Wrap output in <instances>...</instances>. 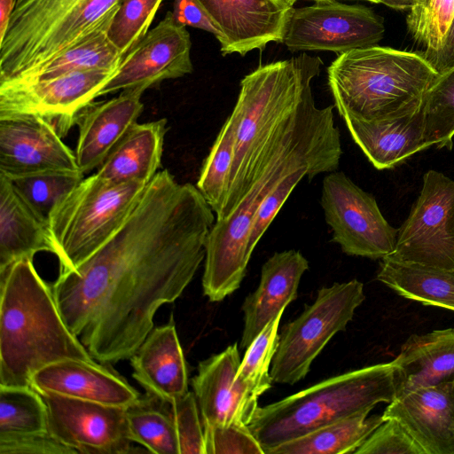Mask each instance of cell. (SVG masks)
<instances>
[{
	"mask_svg": "<svg viewBox=\"0 0 454 454\" xmlns=\"http://www.w3.org/2000/svg\"><path fill=\"white\" fill-rule=\"evenodd\" d=\"M215 213L196 185L168 170L148 182L121 229L52 292L67 325L101 364L129 359L205 260Z\"/></svg>",
	"mask_w": 454,
	"mask_h": 454,
	"instance_id": "obj_1",
	"label": "cell"
},
{
	"mask_svg": "<svg viewBox=\"0 0 454 454\" xmlns=\"http://www.w3.org/2000/svg\"><path fill=\"white\" fill-rule=\"evenodd\" d=\"M333 107H317L312 92L306 93L245 196L227 218L215 220L206 241L202 277L203 293L210 301H223L239 287L251 258L247 247L253 219L264 197L301 168H309V180L337 170L342 149Z\"/></svg>",
	"mask_w": 454,
	"mask_h": 454,
	"instance_id": "obj_2",
	"label": "cell"
},
{
	"mask_svg": "<svg viewBox=\"0 0 454 454\" xmlns=\"http://www.w3.org/2000/svg\"><path fill=\"white\" fill-rule=\"evenodd\" d=\"M67 359L96 361L67 325L33 259L0 270V386L31 387L37 371Z\"/></svg>",
	"mask_w": 454,
	"mask_h": 454,
	"instance_id": "obj_3",
	"label": "cell"
},
{
	"mask_svg": "<svg viewBox=\"0 0 454 454\" xmlns=\"http://www.w3.org/2000/svg\"><path fill=\"white\" fill-rule=\"evenodd\" d=\"M322 59L302 53L259 66L240 82L235 106L225 121L233 135L234 159L220 221L227 218L260 174L263 154L279 128L300 104Z\"/></svg>",
	"mask_w": 454,
	"mask_h": 454,
	"instance_id": "obj_4",
	"label": "cell"
},
{
	"mask_svg": "<svg viewBox=\"0 0 454 454\" xmlns=\"http://www.w3.org/2000/svg\"><path fill=\"white\" fill-rule=\"evenodd\" d=\"M437 75L423 55L378 45L340 54L327 68L338 113L364 120L419 109Z\"/></svg>",
	"mask_w": 454,
	"mask_h": 454,
	"instance_id": "obj_5",
	"label": "cell"
},
{
	"mask_svg": "<svg viewBox=\"0 0 454 454\" xmlns=\"http://www.w3.org/2000/svg\"><path fill=\"white\" fill-rule=\"evenodd\" d=\"M394 362L350 371L258 406L248 428L264 450L395 399Z\"/></svg>",
	"mask_w": 454,
	"mask_h": 454,
	"instance_id": "obj_6",
	"label": "cell"
},
{
	"mask_svg": "<svg viewBox=\"0 0 454 454\" xmlns=\"http://www.w3.org/2000/svg\"><path fill=\"white\" fill-rule=\"evenodd\" d=\"M121 0H17L0 38V82L107 33Z\"/></svg>",
	"mask_w": 454,
	"mask_h": 454,
	"instance_id": "obj_7",
	"label": "cell"
},
{
	"mask_svg": "<svg viewBox=\"0 0 454 454\" xmlns=\"http://www.w3.org/2000/svg\"><path fill=\"white\" fill-rule=\"evenodd\" d=\"M147 184L115 183L94 173L56 204L47 227L59 274L77 268L121 229Z\"/></svg>",
	"mask_w": 454,
	"mask_h": 454,
	"instance_id": "obj_8",
	"label": "cell"
},
{
	"mask_svg": "<svg viewBox=\"0 0 454 454\" xmlns=\"http://www.w3.org/2000/svg\"><path fill=\"white\" fill-rule=\"evenodd\" d=\"M357 279L318 290L314 302L285 325L270 371L273 382L294 385L304 379L314 359L337 333L344 331L364 301Z\"/></svg>",
	"mask_w": 454,
	"mask_h": 454,
	"instance_id": "obj_9",
	"label": "cell"
},
{
	"mask_svg": "<svg viewBox=\"0 0 454 454\" xmlns=\"http://www.w3.org/2000/svg\"><path fill=\"white\" fill-rule=\"evenodd\" d=\"M321 206L333 231L332 241L348 255L382 259L395 248L398 230L381 214L374 196L343 172L323 180Z\"/></svg>",
	"mask_w": 454,
	"mask_h": 454,
	"instance_id": "obj_10",
	"label": "cell"
},
{
	"mask_svg": "<svg viewBox=\"0 0 454 454\" xmlns=\"http://www.w3.org/2000/svg\"><path fill=\"white\" fill-rule=\"evenodd\" d=\"M384 32L383 19L366 6L317 0L309 6L292 8L282 43L291 52L340 55L377 45Z\"/></svg>",
	"mask_w": 454,
	"mask_h": 454,
	"instance_id": "obj_11",
	"label": "cell"
},
{
	"mask_svg": "<svg viewBox=\"0 0 454 454\" xmlns=\"http://www.w3.org/2000/svg\"><path fill=\"white\" fill-rule=\"evenodd\" d=\"M386 258L454 270V180L435 170L424 175L420 194Z\"/></svg>",
	"mask_w": 454,
	"mask_h": 454,
	"instance_id": "obj_12",
	"label": "cell"
},
{
	"mask_svg": "<svg viewBox=\"0 0 454 454\" xmlns=\"http://www.w3.org/2000/svg\"><path fill=\"white\" fill-rule=\"evenodd\" d=\"M118 68L80 71L28 82H0V118L40 117L64 137Z\"/></svg>",
	"mask_w": 454,
	"mask_h": 454,
	"instance_id": "obj_13",
	"label": "cell"
},
{
	"mask_svg": "<svg viewBox=\"0 0 454 454\" xmlns=\"http://www.w3.org/2000/svg\"><path fill=\"white\" fill-rule=\"evenodd\" d=\"M47 406L48 432L76 453L132 451L126 407L41 394Z\"/></svg>",
	"mask_w": 454,
	"mask_h": 454,
	"instance_id": "obj_14",
	"label": "cell"
},
{
	"mask_svg": "<svg viewBox=\"0 0 454 454\" xmlns=\"http://www.w3.org/2000/svg\"><path fill=\"white\" fill-rule=\"evenodd\" d=\"M191 48L186 27L178 24L172 12H168L127 53L99 96L125 90H145L165 80L191 74L193 70Z\"/></svg>",
	"mask_w": 454,
	"mask_h": 454,
	"instance_id": "obj_15",
	"label": "cell"
},
{
	"mask_svg": "<svg viewBox=\"0 0 454 454\" xmlns=\"http://www.w3.org/2000/svg\"><path fill=\"white\" fill-rule=\"evenodd\" d=\"M54 125L29 115L0 118V175L9 179L49 171H80L74 152Z\"/></svg>",
	"mask_w": 454,
	"mask_h": 454,
	"instance_id": "obj_16",
	"label": "cell"
},
{
	"mask_svg": "<svg viewBox=\"0 0 454 454\" xmlns=\"http://www.w3.org/2000/svg\"><path fill=\"white\" fill-rule=\"evenodd\" d=\"M220 32L222 55L282 43L292 6L279 0H197Z\"/></svg>",
	"mask_w": 454,
	"mask_h": 454,
	"instance_id": "obj_17",
	"label": "cell"
},
{
	"mask_svg": "<svg viewBox=\"0 0 454 454\" xmlns=\"http://www.w3.org/2000/svg\"><path fill=\"white\" fill-rule=\"evenodd\" d=\"M240 362L233 343L199 364L192 384L203 426L248 427L258 397L235 380Z\"/></svg>",
	"mask_w": 454,
	"mask_h": 454,
	"instance_id": "obj_18",
	"label": "cell"
},
{
	"mask_svg": "<svg viewBox=\"0 0 454 454\" xmlns=\"http://www.w3.org/2000/svg\"><path fill=\"white\" fill-rule=\"evenodd\" d=\"M382 417L398 420L425 454H454V381L395 398Z\"/></svg>",
	"mask_w": 454,
	"mask_h": 454,
	"instance_id": "obj_19",
	"label": "cell"
},
{
	"mask_svg": "<svg viewBox=\"0 0 454 454\" xmlns=\"http://www.w3.org/2000/svg\"><path fill=\"white\" fill-rule=\"evenodd\" d=\"M31 387L40 394L120 407H127L140 397L125 380L97 361L67 359L52 363L32 376Z\"/></svg>",
	"mask_w": 454,
	"mask_h": 454,
	"instance_id": "obj_20",
	"label": "cell"
},
{
	"mask_svg": "<svg viewBox=\"0 0 454 454\" xmlns=\"http://www.w3.org/2000/svg\"><path fill=\"white\" fill-rule=\"evenodd\" d=\"M145 90H125L111 99L92 103L79 116L74 151L82 174L98 168L143 112Z\"/></svg>",
	"mask_w": 454,
	"mask_h": 454,
	"instance_id": "obj_21",
	"label": "cell"
},
{
	"mask_svg": "<svg viewBox=\"0 0 454 454\" xmlns=\"http://www.w3.org/2000/svg\"><path fill=\"white\" fill-rule=\"evenodd\" d=\"M308 269V260L297 250L277 252L264 262L258 287L242 304V348L247 349L266 325L296 299L299 283Z\"/></svg>",
	"mask_w": 454,
	"mask_h": 454,
	"instance_id": "obj_22",
	"label": "cell"
},
{
	"mask_svg": "<svg viewBox=\"0 0 454 454\" xmlns=\"http://www.w3.org/2000/svg\"><path fill=\"white\" fill-rule=\"evenodd\" d=\"M356 144L377 169L393 168L429 147L421 107L395 118L364 120L339 114Z\"/></svg>",
	"mask_w": 454,
	"mask_h": 454,
	"instance_id": "obj_23",
	"label": "cell"
},
{
	"mask_svg": "<svg viewBox=\"0 0 454 454\" xmlns=\"http://www.w3.org/2000/svg\"><path fill=\"white\" fill-rule=\"evenodd\" d=\"M129 359L133 378L148 395L172 402L188 392L186 362L173 323L153 328Z\"/></svg>",
	"mask_w": 454,
	"mask_h": 454,
	"instance_id": "obj_24",
	"label": "cell"
},
{
	"mask_svg": "<svg viewBox=\"0 0 454 454\" xmlns=\"http://www.w3.org/2000/svg\"><path fill=\"white\" fill-rule=\"evenodd\" d=\"M393 362L395 398L419 388L454 381V328L411 335Z\"/></svg>",
	"mask_w": 454,
	"mask_h": 454,
	"instance_id": "obj_25",
	"label": "cell"
},
{
	"mask_svg": "<svg viewBox=\"0 0 454 454\" xmlns=\"http://www.w3.org/2000/svg\"><path fill=\"white\" fill-rule=\"evenodd\" d=\"M39 252L54 254L47 223L27 205L12 181L0 175V270Z\"/></svg>",
	"mask_w": 454,
	"mask_h": 454,
	"instance_id": "obj_26",
	"label": "cell"
},
{
	"mask_svg": "<svg viewBox=\"0 0 454 454\" xmlns=\"http://www.w3.org/2000/svg\"><path fill=\"white\" fill-rule=\"evenodd\" d=\"M166 132V119L135 123L96 174L115 183L147 184L160 167Z\"/></svg>",
	"mask_w": 454,
	"mask_h": 454,
	"instance_id": "obj_27",
	"label": "cell"
},
{
	"mask_svg": "<svg viewBox=\"0 0 454 454\" xmlns=\"http://www.w3.org/2000/svg\"><path fill=\"white\" fill-rule=\"evenodd\" d=\"M381 260L380 282L406 299L454 311V270Z\"/></svg>",
	"mask_w": 454,
	"mask_h": 454,
	"instance_id": "obj_28",
	"label": "cell"
},
{
	"mask_svg": "<svg viewBox=\"0 0 454 454\" xmlns=\"http://www.w3.org/2000/svg\"><path fill=\"white\" fill-rule=\"evenodd\" d=\"M369 411L340 419L305 435L284 442L268 454L354 453L384 421L382 415L368 417Z\"/></svg>",
	"mask_w": 454,
	"mask_h": 454,
	"instance_id": "obj_29",
	"label": "cell"
},
{
	"mask_svg": "<svg viewBox=\"0 0 454 454\" xmlns=\"http://www.w3.org/2000/svg\"><path fill=\"white\" fill-rule=\"evenodd\" d=\"M124 57L110 42L107 33H102L72 46L17 77L5 81L28 82L49 80L80 71L114 69L120 67Z\"/></svg>",
	"mask_w": 454,
	"mask_h": 454,
	"instance_id": "obj_30",
	"label": "cell"
},
{
	"mask_svg": "<svg viewBox=\"0 0 454 454\" xmlns=\"http://www.w3.org/2000/svg\"><path fill=\"white\" fill-rule=\"evenodd\" d=\"M131 442L155 454H179L177 438L167 403L148 395L126 407Z\"/></svg>",
	"mask_w": 454,
	"mask_h": 454,
	"instance_id": "obj_31",
	"label": "cell"
},
{
	"mask_svg": "<svg viewBox=\"0 0 454 454\" xmlns=\"http://www.w3.org/2000/svg\"><path fill=\"white\" fill-rule=\"evenodd\" d=\"M47 432V406L38 391L0 386V437Z\"/></svg>",
	"mask_w": 454,
	"mask_h": 454,
	"instance_id": "obj_32",
	"label": "cell"
},
{
	"mask_svg": "<svg viewBox=\"0 0 454 454\" xmlns=\"http://www.w3.org/2000/svg\"><path fill=\"white\" fill-rule=\"evenodd\" d=\"M421 110L429 147L450 150L454 137V67L435 77L424 96Z\"/></svg>",
	"mask_w": 454,
	"mask_h": 454,
	"instance_id": "obj_33",
	"label": "cell"
},
{
	"mask_svg": "<svg viewBox=\"0 0 454 454\" xmlns=\"http://www.w3.org/2000/svg\"><path fill=\"white\" fill-rule=\"evenodd\" d=\"M233 159V135L224 122L204 160L196 184L215 216L221 213L227 198Z\"/></svg>",
	"mask_w": 454,
	"mask_h": 454,
	"instance_id": "obj_34",
	"label": "cell"
},
{
	"mask_svg": "<svg viewBox=\"0 0 454 454\" xmlns=\"http://www.w3.org/2000/svg\"><path fill=\"white\" fill-rule=\"evenodd\" d=\"M81 171H49L10 179L33 212L47 223L56 204L84 178Z\"/></svg>",
	"mask_w": 454,
	"mask_h": 454,
	"instance_id": "obj_35",
	"label": "cell"
},
{
	"mask_svg": "<svg viewBox=\"0 0 454 454\" xmlns=\"http://www.w3.org/2000/svg\"><path fill=\"white\" fill-rule=\"evenodd\" d=\"M284 311L271 319L247 348L235 380L259 397L271 387L270 364L278 344V333Z\"/></svg>",
	"mask_w": 454,
	"mask_h": 454,
	"instance_id": "obj_36",
	"label": "cell"
},
{
	"mask_svg": "<svg viewBox=\"0 0 454 454\" xmlns=\"http://www.w3.org/2000/svg\"><path fill=\"white\" fill-rule=\"evenodd\" d=\"M454 17V0H412L406 25L413 40L426 53L441 45Z\"/></svg>",
	"mask_w": 454,
	"mask_h": 454,
	"instance_id": "obj_37",
	"label": "cell"
},
{
	"mask_svg": "<svg viewBox=\"0 0 454 454\" xmlns=\"http://www.w3.org/2000/svg\"><path fill=\"white\" fill-rule=\"evenodd\" d=\"M163 0H121L107 31L110 42L126 56L148 28Z\"/></svg>",
	"mask_w": 454,
	"mask_h": 454,
	"instance_id": "obj_38",
	"label": "cell"
},
{
	"mask_svg": "<svg viewBox=\"0 0 454 454\" xmlns=\"http://www.w3.org/2000/svg\"><path fill=\"white\" fill-rule=\"evenodd\" d=\"M172 418L179 454H206L203 424L193 392L166 402Z\"/></svg>",
	"mask_w": 454,
	"mask_h": 454,
	"instance_id": "obj_39",
	"label": "cell"
},
{
	"mask_svg": "<svg viewBox=\"0 0 454 454\" xmlns=\"http://www.w3.org/2000/svg\"><path fill=\"white\" fill-rule=\"evenodd\" d=\"M305 176L309 177V169L307 167L301 168L292 172L278 184L262 200L254 214L249 235L247 249L251 255L257 243L267 231L294 187Z\"/></svg>",
	"mask_w": 454,
	"mask_h": 454,
	"instance_id": "obj_40",
	"label": "cell"
},
{
	"mask_svg": "<svg viewBox=\"0 0 454 454\" xmlns=\"http://www.w3.org/2000/svg\"><path fill=\"white\" fill-rule=\"evenodd\" d=\"M356 454H425L396 419H385L354 452Z\"/></svg>",
	"mask_w": 454,
	"mask_h": 454,
	"instance_id": "obj_41",
	"label": "cell"
},
{
	"mask_svg": "<svg viewBox=\"0 0 454 454\" xmlns=\"http://www.w3.org/2000/svg\"><path fill=\"white\" fill-rule=\"evenodd\" d=\"M206 454H264L248 427L203 426Z\"/></svg>",
	"mask_w": 454,
	"mask_h": 454,
	"instance_id": "obj_42",
	"label": "cell"
},
{
	"mask_svg": "<svg viewBox=\"0 0 454 454\" xmlns=\"http://www.w3.org/2000/svg\"><path fill=\"white\" fill-rule=\"evenodd\" d=\"M0 454H76L49 432L0 437Z\"/></svg>",
	"mask_w": 454,
	"mask_h": 454,
	"instance_id": "obj_43",
	"label": "cell"
},
{
	"mask_svg": "<svg viewBox=\"0 0 454 454\" xmlns=\"http://www.w3.org/2000/svg\"><path fill=\"white\" fill-rule=\"evenodd\" d=\"M172 14L178 24L207 31L217 41L220 39V32L197 0H174Z\"/></svg>",
	"mask_w": 454,
	"mask_h": 454,
	"instance_id": "obj_44",
	"label": "cell"
},
{
	"mask_svg": "<svg viewBox=\"0 0 454 454\" xmlns=\"http://www.w3.org/2000/svg\"><path fill=\"white\" fill-rule=\"evenodd\" d=\"M422 55L438 74L454 67V17L440 47L434 52Z\"/></svg>",
	"mask_w": 454,
	"mask_h": 454,
	"instance_id": "obj_45",
	"label": "cell"
},
{
	"mask_svg": "<svg viewBox=\"0 0 454 454\" xmlns=\"http://www.w3.org/2000/svg\"><path fill=\"white\" fill-rule=\"evenodd\" d=\"M17 0H0V38L4 35Z\"/></svg>",
	"mask_w": 454,
	"mask_h": 454,
	"instance_id": "obj_46",
	"label": "cell"
},
{
	"mask_svg": "<svg viewBox=\"0 0 454 454\" xmlns=\"http://www.w3.org/2000/svg\"><path fill=\"white\" fill-rule=\"evenodd\" d=\"M379 4L396 10L408 11L412 0H379Z\"/></svg>",
	"mask_w": 454,
	"mask_h": 454,
	"instance_id": "obj_47",
	"label": "cell"
},
{
	"mask_svg": "<svg viewBox=\"0 0 454 454\" xmlns=\"http://www.w3.org/2000/svg\"><path fill=\"white\" fill-rule=\"evenodd\" d=\"M279 1L286 4L289 6L294 7V3H296L298 0H279ZM315 1H317V0H315ZM362 1H367V2H371V3L378 4V0H362Z\"/></svg>",
	"mask_w": 454,
	"mask_h": 454,
	"instance_id": "obj_48",
	"label": "cell"
}]
</instances>
